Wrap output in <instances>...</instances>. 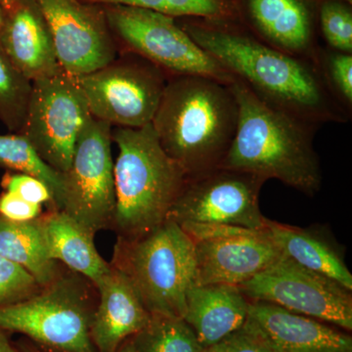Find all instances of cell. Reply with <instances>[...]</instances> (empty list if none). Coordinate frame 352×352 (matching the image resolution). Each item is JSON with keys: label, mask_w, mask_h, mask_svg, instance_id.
I'll use <instances>...</instances> for the list:
<instances>
[{"label": "cell", "mask_w": 352, "mask_h": 352, "mask_svg": "<svg viewBox=\"0 0 352 352\" xmlns=\"http://www.w3.org/2000/svg\"><path fill=\"white\" fill-rule=\"evenodd\" d=\"M175 20L201 50L271 107L318 129L351 120L328 89L318 64L271 47L238 17Z\"/></svg>", "instance_id": "obj_1"}, {"label": "cell", "mask_w": 352, "mask_h": 352, "mask_svg": "<svg viewBox=\"0 0 352 352\" xmlns=\"http://www.w3.org/2000/svg\"><path fill=\"white\" fill-rule=\"evenodd\" d=\"M237 100L229 85L203 76H170L153 119L164 151L187 178L219 168L237 129Z\"/></svg>", "instance_id": "obj_2"}, {"label": "cell", "mask_w": 352, "mask_h": 352, "mask_svg": "<svg viewBox=\"0 0 352 352\" xmlns=\"http://www.w3.org/2000/svg\"><path fill=\"white\" fill-rule=\"evenodd\" d=\"M237 129L219 168L277 179L307 196L320 191L322 170L314 138L318 129L271 107L234 78Z\"/></svg>", "instance_id": "obj_3"}, {"label": "cell", "mask_w": 352, "mask_h": 352, "mask_svg": "<svg viewBox=\"0 0 352 352\" xmlns=\"http://www.w3.org/2000/svg\"><path fill=\"white\" fill-rule=\"evenodd\" d=\"M119 148L113 164L116 212L120 238L135 239L161 226L187 180L182 166L164 151L152 124L112 129Z\"/></svg>", "instance_id": "obj_4"}, {"label": "cell", "mask_w": 352, "mask_h": 352, "mask_svg": "<svg viewBox=\"0 0 352 352\" xmlns=\"http://www.w3.org/2000/svg\"><path fill=\"white\" fill-rule=\"evenodd\" d=\"M112 265L131 280L150 314L184 318L195 284V243L176 222L166 219L135 239L119 237Z\"/></svg>", "instance_id": "obj_5"}, {"label": "cell", "mask_w": 352, "mask_h": 352, "mask_svg": "<svg viewBox=\"0 0 352 352\" xmlns=\"http://www.w3.org/2000/svg\"><path fill=\"white\" fill-rule=\"evenodd\" d=\"M83 279L59 274L29 298L0 307V330L23 333L43 352H97L91 339L96 307Z\"/></svg>", "instance_id": "obj_6"}, {"label": "cell", "mask_w": 352, "mask_h": 352, "mask_svg": "<svg viewBox=\"0 0 352 352\" xmlns=\"http://www.w3.org/2000/svg\"><path fill=\"white\" fill-rule=\"evenodd\" d=\"M119 53H131L168 78L203 76L230 85L234 78L207 54L175 18L126 6H102Z\"/></svg>", "instance_id": "obj_7"}, {"label": "cell", "mask_w": 352, "mask_h": 352, "mask_svg": "<svg viewBox=\"0 0 352 352\" xmlns=\"http://www.w3.org/2000/svg\"><path fill=\"white\" fill-rule=\"evenodd\" d=\"M119 54L76 80L94 119L115 127L141 129L152 124L168 76L138 55Z\"/></svg>", "instance_id": "obj_8"}, {"label": "cell", "mask_w": 352, "mask_h": 352, "mask_svg": "<svg viewBox=\"0 0 352 352\" xmlns=\"http://www.w3.org/2000/svg\"><path fill=\"white\" fill-rule=\"evenodd\" d=\"M92 118L76 76L61 69L32 82L24 124L18 133L51 168L65 173L71 166L78 139Z\"/></svg>", "instance_id": "obj_9"}, {"label": "cell", "mask_w": 352, "mask_h": 352, "mask_svg": "<svg viewBox=\"0 0 352 352\" xmlns=\"http://www.w3.org/2000/svg\"><path fill=\"white\" fill-rule=\"evenodd\" d=\"M112 126L92 118L76 142L71 166L64 173L63 210L92 235L113 227L115 178Z\"/></svg>", "instance_id": "obj_10"}, {"label": "cell", "mask_w": 352, "mask_h": 352, "mask_svg": "<svg viewBox=\"0 0 352 352\" xmlns=\"http://www.w3.org/2000/svg\"><path fill=\"white\" fill-rule=\"evenodd\" d=\"M238 287L252 302L271 303L352 330V291L287 256Z\"/></svg>", "instance_id": "obj_11"}, {"label": "cell", "mask_w": 352, "mask_h": 352, "mask_svg": "<svg viewBox=\"0 0 352 352\" xmlns=\"http://www.w3.org/2000/svg\"><path fill=\"white\" fill-rule=\"evenodd\" d=\"M265 182L261 176L223 168L188 177L166 219L263 230L266 217L259 208V194Z\"/></svg>", "instance_id": "obj_12"}, {"label": "cell", "mask_w": 352, "mask_h": 352, "mask_svg": "<svg viewBox=\"0 0 352 352\" xmlns=\"http://www.w3.org/2000/svg\"><path fill=\"white\" fill-rule=\"evenodd\" d=\"M34 1L50 28L58 62L69 75H87L117 58L103 6L82 0Z\"/></svg>", "instance_id": "obj_13"}, {"label": "cell", "mask_w": 352, "mask_h": 352, "mask_svg": "<svg viewBox=\"0 0 352 352\" xmlns=\"http://www.w3.org/2000/svg\"><path fill=\"white\" fill-rule=\"evenodd\" d=\"M321 0H238V19L271 47L317 64Z\"/></svg>", "instance_id": "obj_14"}, {"label": "cell", "mask_w": 352, "mask_h": 352, "mask_svg": "<svg viewBox=\"0 0 352 352\" xmlns=\"http://www.w3.org/2000/svg\"><path fill=\"white\" fill-rule=\"evenodd\" d=\"M195 285H239L284 256L266 229L195 243Z\"/></svg>", "instance_id": "obj_15"}, {"label": "cell", "mask_w": 352, "mask_h": 352, "mask_svg": "<svg viewBox=\"0 0 352 352\" xmlns=\"http://www.w3.org/2000/svg\"><path fill=\"white\" fill-rule=\"evenodd\" d=\"M0 47L32 82L63 69L50 28L34 0L0 1Z\"/></svg>", "instance_id": "obj_16"}, {"label": "cell", "mask_w": 352, "mask_h": 352, "mask_svg": "<svg viewBox=\"0 0 352 352\" xmlns=\"http://www.w3.org/2000/svg\"><path fill=\"white\" fill-rule=\"evenodd\" d=\"M249 318L275 352H352L349 333L271 303L250 300Z\"/></svg>", "instance_id": "obj_17"}, {"label": "cell", "mask_w": 352, "mask_h": 352, "mask_svg": "<svg viewBox=\"0 0 352 352\" xmlns=\"http://www.w3.org/2000/svg\"><path fill=\"white\" fill-rule=\"evenodd\" d=\"M99 293L91 325L97 352H116L129 338L142 331L152 314L124 273L113 267L95 285Z\"/></svg>", "instance_id": "obj_18"}, {"label": "cell", "mask_w": 352, "mask_h": 352, "mask_svg": "<svg viewBox=\"0 0 352 352\" xmlns=\"http://www.w3.org/2000/svg\"><path fill=\"white\" fill-rule=\"evenodd\" d=\"M265 229L285 256L352 291L346 251L328 227L314 224L302 228L266 219Z\"/></svg>", "instance_id": "obj_19"}, {"label": "cell", "mask_w": 352, "mask_h": 352, "mask_svg": "<svg viewBox=\"0 0 352 352\" xmlns=\"http://www.w3.org/2000/svg\"><path fill=\"white\" fill-rule=\"evenodd\" d=\"M250 300L232 285H195L186 295L183 320L203 349L239 330L249 315Z\"/></svg>", "instance_id": "obj_20"}, {"label": "cell", "mask_w": 352, "mask_h": 352, "mask_svg": "<svg viewBox=\"0 0 352 352\" xmlns=\"http://www.w3.org/2000/svg\"><path fill=\"white\" fill-rule=\"evenodd\" d=\"M48 256L61 261L74 272L96 285L111 264L104 261L94 245V236L63 210H53L38 219Z\"/></svg>", "instance_id": "obj_21"}, {"label": "cell", "mask_w": 352, "mask_h": 352, "mask_svg": "<svg viewBox=\"0 0 352 352\" xmlns=\"http://www.w3.org/2000/svg\"><path fill=\"white\" fill-rule=\"evenodd\" d=\"M38 219L16 222L0 217V256L24 268L43 287L59 273L57 261L46 252Z\"/></svg>", "instance_id": "obj_22"}, {"label": "cell", "mask_w": 352, "mask_h": 352, "mask_svg": "<svg viewBox=\"0 0 352 352\" xmlns=\"http://www.w3.org/2000/svg\"><path fill=\"white\" fill-rule=\"evenodd\" d=\"M0 166L38 178L50 189L54 210L61 207L65 190L64 173H58L46 164L22 134L0 135Z\"/></svg>", "instance_id": "obj_23"}, {"label": "cell", "mask_w": 352, "mask_h": 352, "mask_svg": "<svg viewBox=\"0 0 352 352\" xmlns=\"http://www.w3.org/2000/svg\"><path fill=\"white\" fill-rule=\"evenodd\" d=\"M133 339L135 352H201L195 333L182 318L152 314Z\"/></svg>", "instance_id": "obj_24"}, {"label": "cell", "mask_w": 352, "mask_h": 352, "mask_svg": "<svg viewBox=\"0 0 352 352\" xmlns=\"http://www.w3.org/2000/svg\"><path fill=\"white\" fill-rule=\"evenodd\" d=\"M98 6H126L178 18H237L235 4L228 0H82Z\"/></svg>", "instance_id": "obj_25"}, {"label": "cell", "mask_w": 352, "mask_h": 352, "mask_svg": "<svg viewBox=\"0 0 352 352\" xmlns=\"http://www.w3.org/2000/svg\"><path fill=\"white\" fill-rule=\"evenodd\" d=\"M31 91V80L0 47V120L14 133H18L24 124Z\"/></svg>", "instance_id": "obj_26"}, {"label": "cell", "mask_w": 352, "mask_h": 352, "mask_svg": "<svg viewBox=\"0 0 352 352\" xmlns=\"http://www.w3.org/2000/svg\"><path fill=\"white\" fill-rule=\"evenodd\" d=\"M318 28L327 47L352 54V3L346 0H321Z\"/></svg>", "instance_id": "obj_27"}, {"label": "cell", "mask_w": 352, "mask_h": 352, "mask_svg": "<svg viewBox=\"0 0 352 352\" xmlns=\"http://www.w3.org/2000/svg\"><path fill=\"white\" fill-rule=\"evenodd\" d=\"M317 64L333 98L351 116L352 54L321 45Z\"/></svg>", "instance_id": "obj_28"}, {"label": "cell", "mask_w": 352, "mask_h": 352, "mask_svg": "<svg viewBox=\"0 0 352 352\" xmlns=\"http://www.w3.org/2000/svg\"><path fill=\"white\" fill-rule=\"evenodd\" d=\"M39 288L38 282L27 270L0 256V307L21 302Z\"/></svg>", "instance_id": "obj_29"}, {"label": "cell", "mask_w": 352, "mask_h": 352, "mask_svg": "<svg viewBox=\"0 0 352 352\" xmlns=\"http://www.w3.org/2000/svg\"><path fill=\"white\" fill-rule=\"evenodd\" d=\"M201 352H275L259 331L254 322L249 318L244 325L219 342L203 349Z\"/></svg>", "instance_id": "obj_30"}, {"label": "cell", "mask_w": 352, "mask_h": 352, "mask_svg": "<svg viewBox=\"0 0 352 352\" xmlns=\"http://www.w3.org/2000/svg\"><path fill=\"white\" fill-rule=\"evenodd\" d=\"M1 187L32 204L50 203L54 208L52 193L45 183L34 176L19 173H7L2 177Z\"/></svg>", "instance_id": "obj_31"}, {"label": "cell", "mask_w": 352, "mask_h": 352, "mask_svg": "<svg viewBox=\"0 0 352 352\" xmlns=\"http://www.w3.org/2000/svg\"><path fill=\"white\" fill-rule=\"evenodd\" d=\"M43 214V205L30 203L11 192L0 194V217L11 221H31Z\"/></svg>", "instance_id": "obj_32"}, {"label": "cell", "mask_w": 352, "mask_h": 352, "mask_svg": "<svg viewBox=\"0 0 352 352\" xmlns=\"http://www.w3.org/2000/svg\"><path fill=\"white\" fill-rule=\"evenodd\" d=\"M0 352H21L9 338V333L3 330H0Z\"/></svg>", "instance_id": "obj_33"}, {"label": "cell", "mask_w": 352, "mask_h": 352, "mask_svg": "<svg viewBox=\"0 0 352 352\" xmlns=\"http://www.w3.org/2000/svg\"><path fill=\"white\" fill-rule=\"evenodd\" d=\"M16 344L21 352H43L29 340H21Z\"/></svg>", "instance_id": "obj_34"}, {"label": "cell", "mask_w": 352, "mask_h": 352, "mask_svg": "<svg viewBox=\"0 0 352 352\" xmlns=\"http://www.w3.org/2000/svg\"><path fill=\"white\" fill-rule=\"evenodd\" d=\"M116 352H135V347H134L133 339H132V337L127 339Z\"/></svg>", "instance_id": "obj_35"}, {"label": "cell", "mask_w": 352, "mask_h": 352, "mask_svg": "<svg viewBox=\"0 0 352 352\" xmlns=\"http://www.w3.org/2000/svg\"><path fill=\"white\" fill-rule=\"evenodd\" d=\"M228 1L232 2V3L235 4L236 6V3H237L238 0H228Z\"/></svg>", "instance_id": "obj_36"}, {"label": "cell", "mask_w": 352, "mask_h": 352, "mask_svg": "<svg viewBox=\"0 0 352 352\" xmlns=\"http://www.w3.org/2000/svg\"><path fill=\"white\" fill-rule=\"evenodd\" d=\"M346 1L349 2V3H352V0H346Z\"/></svg>", "instance_id": "obj_37"}]
</instances>
